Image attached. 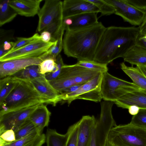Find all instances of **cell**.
I'll return each instance as SVG.
<instances>
[{
	"instance_id": "obj_47",
	"label": "cell",
	"mask_w": 146,
	"mask_h": 146,
	"mask_svg": "<svg viewBox=\"0 0 146 146\" xmlns=\"http://www.w3.org/2000/svg\"><path fill=\"white\" fill-rule=\"evenodd\" d=\"M137 66L140 71L146 77V67L144 66L138 65Z\"/></svg>"
},
{
	"instance_id": "obj_18",
	"label": "cell",
	"mask_w": 146,
	"mask_h": 146,
	"mask_svg": "<svg viewBox=\"0 0 146 146\" xmlns=\"http://www.w3.org/2000/svg\"><path fill=\"white\" fill-rule=\"evenodd\" d=\"M42 0H9V5L17 13L26 17H34L40 9Z\"/></svg>"
},
{
	"instance_id": "obj_30",
	"label": "cell",
	"mask_w": 146,
	"mask_h": 146,
	"mask_svg": "<svg viewBox=\"0 0 146 146\" xmlns=\"http://www.w3.org/2000/svg\"><path fill=\"white\" fill-rule=\"evenodd\" d=\"M95 5L100 10L101 16L108 15L114 14L113 7L104 0H88Z\"/></svg>"
},
{
	"instance_id": "obj_26",
	"label": "cell",
	"mask_w": 146,
	"mask_h": 146,
	"mask_svg": "<svg viewBox=\"0 0 146 146\" xmlns=\"http://www.w3.org/2000/svg\"><path fill=\"white\" fill-rule=\"evenodd\" d=\"M67 138L66 133L61 134L55 129H49L46 135L47 146H65Z\"/></svg>"
},
{
	"instance_id": "obj_15",
	"label": "cell",
	"mask_w": 146,
	"mask_h": 146,
	"mask_svg": "<svg viewBox=\"0 0 146 146\" xmlns=\"http://www.w3.org/2000/svg\"><path fill=\"white\" fill-rule=\"evenodd\" d=\"M39 94L55 106L60 102L59 94L54 88L44 75L29 81Z\"/></svg>"
},
{
	"instance_id": "obj_17",
	"label": "cell",
	"mask_w": 146,
	"mask_h": 146,
	"mask_svg": "<svg viewBox=\"0 0 146 146\" xmlns=\"http://www.w3.org/2000/svg\"><path fill=\"white\" fill-rule=\"evenodd\" d=\"M114 102L118 107L123 109L135 105L140 109H146V91L139 88L124 95Z\"/></svg>"
},
{
	"instance_id": "obj_5",
	"label": "cell",
	"mask_w": 146,
	"mask_h": 146,
	"mask_svg": "<svg viewBox=\"0 0 146 146\" xmlns=\"http://www.w3.org/2000/svg\"><path fill=\"white\" fill-rule=\"evenodd\" d=\"M107 140L113 146H146V129L130 123L116 125L110 131Z\"/></svg>"
},
{
	"instance_id": "obj_40",
	"label": "cell",
	"mask_w": 146,
	"mask_h": 146,
	"mask_svg": "<svg viewBox=\"0 0 146 146\" xmlns=\"http://www.w3.org/2000/svg\"><path fill=\"white\" fill-rule=\"evenodd\" d=\"M82 85L72 86L64 89L59 92L60 94L64 95L70 93L76 90Z\"/></svg>"
},
{
	"instance_id": "obj_43",
	"label": "cell",
	"mask_w": 146,
	"mask_h": 146,
	"mask_svg": "<svg viewBox=\"0 0 146 146\" xmlns=\"http://www.w3.org/2000/svg\"><path fill=\"white\" fill-rule=\"evenodd\" d=\"M14 44V42L13 41H6L2 44L0 45V47H1L7 53L12 48Z\"/></svg>"
},
{
	"instance_id": "obj_10",
	"label": "cell",
	"mask_w": 146,
	"mask_h": 146,
	"mask_svg": "<svg viewBox=\"0 0 146 146\" xmlns=\"http://www.w3.org/2000/svg\"><path fill=\"white\" fill-rule=\"evenodd\" d=\"M38 15L37 31L41 33L50 25L63 20L62 1L59 0H46Z\"/></svg>"
},
{
	"instance_id": "obj_45",
	"label": "cell",
	"mask_w": 146,
	"mask_h": 146,
	"mask_svg": "<svg viewBox=\"0 0 146 146\" xmlns=\"http://www.w3.org/2000/svg\"><path fill=\"white\" fill-rule=\"evenodd\" d=\"M128 109L129 113L133 116L137 115L139 113L140 109L136 106L132 105L129 106Z\"/></svg>"
},
{
	"instance_id": "obj_27",
	"label": "cell",
	"mask_w": 146,
	"mask_h": 146,
	"mask_svg": "<svg viewBox=\"0 0 146 146\" xmlns=\"http://www.w3.org/2000/svg\"><path fill=\"white\" fill-rule=\"evenodd\" d=\"M65 31L64 30L62 31L55 43L40 56L43 60L47 58H52L56 60V57L63 48V36Z\"/></svg>"
},
{
	"instance_id": "obj_1",
	"label": "cell",
	"mask_w": 146,
	"mask_h": 146,
	"mask_svg": "<svg viewBox=\"0 0 146 146\" xmlns=\"http://www.w3.org/2000/svg\"><path fill=\"white\" fill-rule=\"evenodd\" d=\"M139 35V27L111 26L106 28L94 61L107 65L117 58H123L136 44Z\"/></svg>"
},
{
	"instance_id": "obj_25",
	"label": "cell",
	"mask_w": 146,
	"mask_h": 146,
	"mask_svg": "<svg viewBox=\"0 0 146 146\" xmlns=\"http://www.w3.org/2000/svg\"><path fill=\"white\" fill-rule=\"evenodd\" d=\"M43 75L40 74L38 65L29 66L12 75L21 80L30 81Z\"/></svg>"
},
{
	"instance_id": "obj_21",
	"label": "cell",
	"mask_w": 146,
	"mask_h": 146,
	"mask_svg": "<svg viewBox=\"0 0 146 146\" xmlns=\"http://www.w3.org/2000/svg\"><path fill=\"white\" fill-rule=\"evenodd\" d=\"M124 62L131 66L146 65V49L136 44L123 58Z\"/></svg>"
},
{
	"instance_id": "obj_48",
	"label": "cell",
	"mask_w": 146,
	"mask_h": 146,
	"mask_svg": "<svg viewBox=\"0 0 146 146\" xmlns=\"http://www.w3.org/2000/svg\"><path fill=\"white\" fill-rule=\"evenodd\" d=\"M104 146H113L107 140Z\"/></svg>"
},
{
	"instance_id": "obj_14",
	"label": "cell",
	"mask_w": 146,
	"mask_h": 146,
	"mask_svg": "<svg viewBox=\"0 0 146 146\" xmlns=\"http://www.w3.org/2000/svg\"><path fill=\"white\" fill-rule=\"evenodd\" d=\"M90 12L97 13L100 11L88 0H65L62 1L63 20L78 15Z\"/></svg>"
},
{
	"instance_id": "obj_42",
	"label": "cell",
	"mask_w": 146,
	"mask_h": 146,
	"mask_svg": "<svg viewBox=\"0 0 146 146\" xmlns=\"http://www.w3.org/2000/svg\"><path fill=\"white\" fill-rule=\"evenodd\" d=\"M140 31V35L146 36V10L145 11V15L143 21L139 27Z\"/></svg>"
},
{
	"instance_id": "obj_37",
	"label": "cell",
	"mask_w": 146,
	"mask_h": 146,
	"mask_svg": "<svg viewBox=\"0 0 146 146\" xmlns=\"http://www.w3.org/2000/svg\"><path fill=\"white\" fill-rule=\"evenodd\" d=\"M0 139L7 143L13 142L16 140L15 132L12 129L6 130L0 134Z\"/></svg>"
},
{
	"instance_id": "obj_41",
	"label": "cell",
	"mask_w": 146,
	"mask_h": 146,
	"mask_svg": "<svg viewBox=\"0 0 146 146\" xmlns=\"http://www.w3.org/2000/svg\"><path fill=\"white\" fill-rule=\"evenodd\" d=\"M40 36L41 40L44 42L48 43L51 41V34L47 31H43L41 33Z\"/></svg>"
},
{
	"instance_id": "obj_3",
	"label": "cell",
	"mask_w": 146,
	"mask_h": 146,
	"mask_svg": "<svg viewBox=\"0 0 146 146\" xmlns=\"http://www.w3.org/2000/svg\"><path fill=\"white\" fill-rule=\"evenodd\" d=\"M42 103L50 104L39 94L30 82L21 80L0 104V116Z\"/></svg>"
},
{
	"instance_id": "obj_39",
	"label": "cell",
	"mask_w": 146,
	"mask_h": 146,
	"mask_svg": "<svg viewBox=\"0 0 146 146\" xmlns=\"http://www.w3.org/2000/svg\"><path fill=\"white\" fill-rule=\"evenodd\" d=\"M127 0L129 3L139 9L145 11L146 10V0Z\"/></svg>"
},
{
	"instance_id": "obj_28",
	"label": "cell",
	"mask_w": 146,
	"mask_h": 146,
	"mask_svg": "<svg viewBox=\"0 0 146 146\" xmlns=\"http://www.w3.org/2000/svg\"><path fill=\"white\" fill-rule=\"evenodd\" d=\"M35 130H36L35 125L28 118L14 131L16 140L25 137Z\"/></svg>"
},
{
	"instance_id": "obj_8",
	"label": "cell",
	"mask_w": 146,
	"mask_h": 146,
	"mask_svg": "<svg viewBox=\"0 0 146 146\" xmlns=\"http://www.w3.org/2000/svg\"><path fill=\"white\" fill-rule=\"evenodd\" d=\"M114 104L113 102L106 100L101 103L100 116L96 121L95 129L96 139L102 144L105 143L110 130L117 125L111 112Z\"/></svg>"
},
{
	"instance_id": "obj_36",
	"label": "cell",
	"mask_w": 146,
	"mask_h": 146,
	"mask_svg": "<svg viewBox=\"0 0 146 146\" xmlns=\"http://www.w3.org/2000/svg\"><path fill=\"white\" fill-rule=\"evenodd\" d=\"M0 32V45L2 44L5 41H12L11 40H15L13 32L11 31L1 29Z\"/></svg>"
},
{
	"instance_id": "obj_23",
	"label": "cell",
	"mask_w": 146,
	"mask_h": 146,
	"mask_svg": "<svg viewBox=\"0 0 146 146\" xmlns=\"http://www.w3.org/2000/svg\"><path fill=\"white\" fill-rule=\"evenodd\" d=\"M21 80L13 76L1 79L0 81V104L13 89L20 82Z\"/></svg>"
},
{
	"instance_id": "obj_2",
	"label": "cell",
	"mask_w": 146,
	"mask_h": 146,
	"mask_svg": "<svg viewBox=\"0 0 146 146\" xmlns=\"http://www.w3.org/2000/svg\"><path fill=\"white\" fill-rule=\"evenodd\" d=\"M101 22L88 27L65 30L63 40L64 54L78 61H94L96 50L106 29Z\"/></svg>"
},
{
	"instance_id": "obj_35",
	"label": "cell",
	"mask_w": 146,
	"mask_h": 146,
	"mask_svg": "<svg viewBox=\"0 0 146 146\" xmlns=\"http://www.w3.org/2000/svg\"><path fill=\"white\" fill-rule=\"evenodd\" d=\"M56 66L54 70L51 72L47 73L44 75L46 78L49 81L55 79L59 75L62 66L64 64L60 54L56 57Z\"/></svg>"
},
{
	"instance_id": "obj_44",
	"label": "cell",
	"mask_w": 146,
	"mask_h": 146,
	"mask_svg": "<svg viewBox=\"0 0 146 146\" xmlns=\"http://www.w3.org/2000/svg\"><path fill=\"white\" fill-rule=\"evenodd\" d=\"M136 44L146 49V36L139 35Z\"/></svg>"
},
{
	"instance_id": "obj_6",
	"label": "cell",
	"mask_w": 146,
	"mask_h": 146,
	"mask_svg": "<svg viewBox=\"0 0 146 146\" xmlns=\"http://www.w3.org/2000/svg\"><path fill=\"white\" fill-rule=\"evenodd\" d=\"M139 89L133 82L117 78L108 72L102 73L101 90L104 100L114 102L124 95Z\"/></svg>"
},
{
	"instance_id": "obj_16",
	"label": "cell",
	"mask_w": 146,
	"mask_h": 146,
	"mask_svg": "<svg viewBox=\"0 0 146 146\" xmlns=\"http://www.w3.org/2000/svg\"><path fill=\"white\" fill-rule=\"evenodd\" d=\"M96 120L94 115L83 116L78 121V146H90Z\"/></svg>"
},
{
	"instance_id": "obj_7",
	"label": "cell",
	"mask_w": 146,
	"mask_h": 146,
	"mask_svg": "<svg viewBox=\"0 0 146 146\" xmlns=\"http://www.w3.org/2000/svg\"><path fill=\"white\" fill-rule=\"evenodd\" d=\"M102 73H100L75 91L64 95L59 94L60 102L67 103L69 105L73 101L77 99L100 102L102 99L101 90Z\"/></svg>"
},
{
	"instance_id": "obj_34",
	"label": "cell",
	"mask_w": 146,
	"mask_h": 146,
	"mask_svg": "<svg viewBox=\"0 0 146 146\" xmlns=\"http://www.w3.org/2000/svg\"><path fill=\"white\" fill-rule=\"evenodd\" d=\"M129 123L146 129V109H140L137 115L133 116Z\"/></svg>"
},
{
	"instance_id": "obj_32",
	"label": "cell",
	"mask_w": 146,
	"mask_h": 146,
	"mask_svg": "<svg viewBox=\"0 0 146 146\" xmlns=\"http://www.w3.org/2000/svg\"><path fill=\"white\" fill-rule=\"evenodd\" d=\"M56 66V60L51 58L45 59L38 65L39 72L44 75L53 71Z\"/></svg>"
},
{
	"instance_id": "obj_4",
	"label": "cell",
	"mask_w": 146,
	"mask_h": 146,
	"mask_svg": "<svg viewBox=\"0 0 146 146\" xmlns=\"http://www.w3.org/2000/svg\"><path fill=\"white\" fill-rule=\"evenodd\" d=\"M101 72L76 64H64L59 75L49 82L59 93L63 89L70 86L83 84Z\"/></svg>"
},
{
	"instance_id": "obj_33",
	"label": "cell",
	"mask_w": 146,
	"mask_h": 146,
	"mask_svg": "<svg viewBox=\"0 0 146 146\" xmlns=\"http://www.w3.org/2000/svg\"><path fill=\"white\" fill-rule=\"evenodd\" d=\"M14 45L8 52H10L26 46L35 40L41 39L40 35L38 33L34 34L32 36L28 38L17 37Z\"/></svg>"
},
{
	"instance_id": "obj_13",
	"label": "cell",
	"mask_w": 146,
	"mask_h": 146,
	"mask_svg": "<svg viewBox=\"0 0 146 146\" xmlns=\"http://www.w3.org/2000/svg\"><path fill=\"white\" fill-rule=\"evenodd\" d=\"M43 60L39 56L0 62V78L1 79L8 76H12L29 66L39 65Z\"/></svg>"
},
{
	"instance_id": "obj_31",
	"label": "cell",
	"mask_w": 146,
	"mask_h": 146,
	"mask_svg": "<svg viewBox=\"0 0 146 146\" xmlns=\"http://www.w3.org/2000/svg\"><path fill=\"white\" fill-rule=\"evenodd\" d=\"M77 65L81 66L93 70L102 72H108V68L107 64L101 63L94 61H78L76 64Z\"/></svg>"
},
{
	"instance_id": "obj_24",
	"label": "cell",
	"mask_w": 146,
	"mask_h": 146,
	"mask_svg": "<svg viewBox=\"0 0 146 146\" xmlns=\"http://www.w3.org/2000/svg\"><path fill=\"white\" fill-rule=\"evenodd\" d=\"M9 0H0V26L12 21L18 14L9 5Z\"/></svg>"
},
{
	"instance_id": "obj_46",
	"label": "cell",
	"mask_w": 146,
	"mask_h": 146,
	"mask_svg": "<svg viewBox=\"0 0 146 146\" xmlns=\"http://www.w3.org/2000/svg\"><path fill=\"white\" fill-rule=\"evenodd\" d=\"M94 126V127L93 130L92 139L90 146H97V145L96 143L95 139Z\"/></svg>"
},
{
	"instance_id": "obj_12",
	"label": "cell",
	"mask_w": 146,
	"mask_h": 146,
	"mask_svg": "<svg viewBox=\"0 0 146 146\" xmlns=\"http://www.w3.org/2000/svg\"><path fill=\"white\" fill-rule=\"evenodd\" d=\"M40 104L10 111L0 115V134L8 130L15 131Z\"/></svg>"
},
{
	"instance_id": "obj_20",
	"label": "cell",
	"mask_w": 146,
	"mask_h": 146,
	"mask_svg": "<svg viewBox=\"0 0 146 146\" xmlns=\"http://www.w3.org/2000/svg\"><path fill=\"white\" fill-rule=\"evenodd\" d=\"M97 13L94 12L83 13L69 17L72 22V24L66 26L65 30H72L94 25L99 22Z\"/></svg>"
},
{
	"instance_id": "obj_22",
	"label": "cell",
	"mask_w": 146,
	"mask_h": 146,
	"mask_svg": "<svg viewBox=\"0 0 146 146\" xmlns=\"http://www.w3.org/2000/svg\"><path fill=\"white\" fill-rule=\"evenodd\" d=\"M121 68L141 89L146 91V77L138 67L128 66L124 62L120 64Z\"/></svg>"
},
{
	"instance_id": "obj_19",
	"label": "cell",
	"mask_w": 146,
	"mask_h": 146,
	"mask_svg": "<svg viewBox=\"0 0 146 146\" xmlns=\"http://www.w3.org/2000/svg\"><path fill=\"white\" fill-rule=\"evenodd\" d=\"M44 104H39L29 117L35 125L39 134H42L44 128L48 126L51 114Z\"/></svg>"
},
{
	"instance_id": "obj_49",
	"label": "cell",
	"mask_w": 146,
	"mask_h": 146,
	"mask_svg": "<svg viewBox=\"0 0 146 146\" xmlns=\"http://www.w3.org/2000/svg\"><path fill=\"white\" fill-rule=\"evenodd\" d=\"M145 66L146 67V65H145V66Z\"/></svg>"
},
{
	"instance_id": "obj_29",
	"label": "cell",
	"mask_w": 146,
	"mask_h": 146,
	"mask_svg": "<svg viewBox=\"0 0 146 146\" xmlns=\"http://www.w3.org/2000/svg\"><path fill=\"white\" fill-rule=\"evenodd\" d=\"M78 121L70 126L66 134L67 140L65 146H78Z\"/></svg>"
},
{
	"instance_id": "obj_9",
	"label": "cell",
	"mask_w": 146,
	"mask_h": 146,
	"mask_svg": "<svg viewBox=\"0 0 146 146\" xmlns=\"http://www.w3.org/2000/svg\"><path fill=\"white\" fill-rule=\"evenodd\" d=\"M56 41L46 43L41 39L35 40L23 47L7 53L0 57V62L39 57L54 45Z\"/></svg>"
},
{
	"instance_id": "obj_38",
	"label": "cell",
	"mask_w": 146,
	"mask_h": 146,
	"mask_svg": "<svg viewBox=\"0 0 146 146\" xmlns=\"http://www.w3.org/2000/svg\"><path fill=\"white\" fill-rule=\"evenodd\" d=\"M46 141V135L44 134L38 135L36 138L24 146H42Z\"/></svg>"
},
{
	"instance_id": "obj_11",
	"label": "cell",
	"mask_w": 146,
	"mask_h": 146,
	"mask_svg": "<svg viewBox=\"0 0 146 146\" xmlns=\"http://www.w3.org/2000/svg\"><path fill=\"white\" fill-rule=\"evenodd\" d=\"M114 7V14L121 17L124 21L134 26H139L142 23L145 11L139 9L127 0H104Z\"/></svg>"
}]
</instances>
